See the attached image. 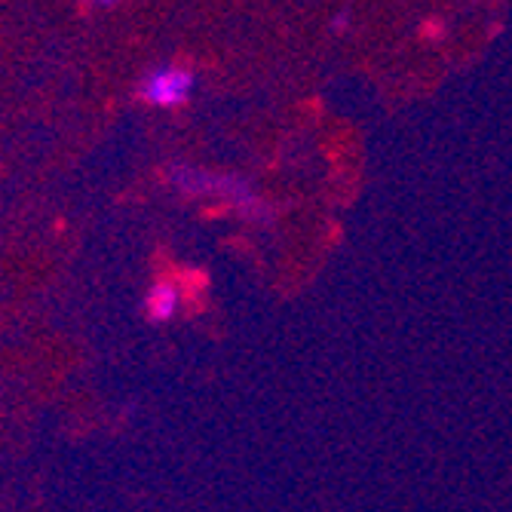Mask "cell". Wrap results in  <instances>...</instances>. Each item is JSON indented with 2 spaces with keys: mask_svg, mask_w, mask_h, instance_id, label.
<instances>
[{
  "mask_svg": "<svg viewBox=\"0 0 512 512\" xmlns=\"http://www.w3.org/2000/svg\"><path fill=\"white\" fill-rule=\"evenodd\" d=\"M194 86H197V77L188 68L160 65L142 77V83H138V96L154 108H178L191 99Z\"/></svg>",
  "mask_w": 512,
  "mask_h": 512,
  "instance_id": "6da1fadb",
  "label": "cell"
},
{
  "mask_svg": "<svg viewBox=\"0 0 512 512\" xmlns=\"http://www.w3.org/2000/svg\"><path fill=\"white\" fill-rule=\"evenodd\" d=\"M172 181L188 194H221L227 203L240 206V212L246 209V215L255 218L252 206H258V197L252 194L249 184L240 181V178H218V175H206V172H197V169H175Z\"/></svg>",
  "mask_w": 512,
  "mask_h": 512,
  "instance_id": "7a4b0ae2",
  "label": "cell"
},
{
  "mask_svg": "<svg viewBox=\"0 0 512 512\" xmlns=\"http://www.w3.org/2000/svg\"><path fill=\"white\" fill-rule=\"evenodd\" d=\"M178 310V289L172 283H154L145 295V313L151 322H169Z\"/></svg>",
  "mask_w": 512,
  "mask_h": 512,
  "instance_id": "3957f363",
  "label": "cell"
},
{
  "mask_svg": "<svg viewBox=\"0 0 512 512\" xmlns=\"http://www.w3.org/2000/svg\"><path fill=\"white\" fill-rule=\"evenodd\" d=\"M89 4H92V7H114L117 0H89Z\"/></svg>",
  "mask_w": 512,
  "mask_h": 512,
  "instance_id": "277c9868",
  "label": "cell"
}]
</instances>
